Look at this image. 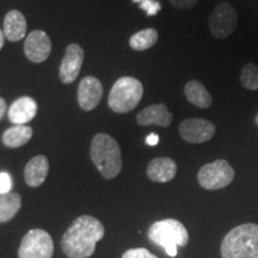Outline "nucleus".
Here are the masks:
<instances>
[{
	"label": "nucleus",
	"instance_id": "obj_1",
	"mask_svg": "<svg viewBox=\"0 0 258 258\" xmlns=\"http://www.w3.org/2000/svg\"><path fill=\"white\" fill-rule=\"evenodd\" d=\"M104 237V226L91 215H82L64 232L61 246L70 258H88L95 253L96 244Z\"/></svg>",
	"mask_w": 258,
	"mask_h": 258
},
{
	"label": "nucleus",
	"instance_id": "obj_2",
	"mask_svg": "<svg viewBox=\"0 0 258 258\" xmlns=\"http://www.w3.org/2000/svg\"><path fill=\"white\" fill-rule=\"evenodd\" d=\"M90 156L97 170L104 178H115L120 173L122 169L121 148L110 135L96 134L92 139Z\"/></svg>",
	"mask_w": 258,
	"mask_h": 258
},
{
	"label": "nucleus",
	"instance_id": "obj_3",
	"mask_svg": "<svg viewBox=\"0 0 258 258\" xmlns=\"http://www.w3.org/2000/svg\"><path fill=\"white\" fill-rule=\"evenodd\" d=\"M222 258H258V225L243 224L232 228L221 243Z\"/></svg>",
	"mask_w": 258,
	"mask_h": 258
},
{
	"label": "nucleus",
	"instance_id": "obj_4",
	"mask_svg": "<svg viewBox=\"0 0 258 258\" xmlns=\"http://www.w3.org/2000/svg\"><path fill=\"white\" fill-rule=\"evenodd\" d=\"M148 238L154 244L165 249L170 257H176L178 246H185L189 243V233L185 226L176 219H164L151 225Z\"/></svg>",
	"mask_w": 258,
	"mask_h": 258
},
{
	"label": "nucleus",
	"instance_id": "obj_5",
	"mask_svg": "<svg viewBox=\"0 0 258 258\" xmlns=\"http://www.w3.org/2000/svg\"><path fill=\"white\" fill-rule=\"evenodd\" d=\"M144 96V86L133 77H121L110 90L108 104L112 111L125 114L138 106Z\"/></svg>",
	"mask_w": 258,
	"mask_h": 258
},
{
	"label": "nucleus",
	"instance_id": "obj_6",
	"mask_svg": "<svg viewBox=\"0 0 258 258\" xmlns=\"http://www.w3.org/2000/svg\"><path fill=\"white\" fill-rule=\"evenodd\" d=\"M235 171L228 161L218 159L213 163L206 164L198 173L199 184L206 190L224 189L233 182Z\"/></svg>",
	"mask_w": 258,
	"mask_h": 258
},
{
	"label": "nucleus",
	"instance_id": "obj_7",
	"mask_svg": "<svg viewBox=\"0 0 258 258\" xmlns=\"http://www.w3.org/2000/svg\"><path fill=\"white\" fill-rule=\"evenodd\" d=\"M53 253L54 243L50 234L40 228L29 231L18 250L19 258H51Z\"/></svg>",
	"mask_w": 258,
	"mask_h": 258
},
{
	"label": "nucleus",
	"instance_id": "obj_8",
	"mask_svg": "<svg viewBox=\"0 0 258 258\" xmlns=\"http://www.w3.org/2000/svg\"><path fill=\"white\" fill-rule=\"evenodd\" d=\"M212 36L224 40L231 36L238 25V15L230 3L222 2L215 6L208 21Z\"/></svg>",
	"mask_w": 258,
	"mask_h": 258
},
{
	"label": "nucleus",
	"instance_id": "obj_9",
	"mask_svg": "<svg viewBox=\"0 0 258 258\" xmlns=\"http://www.w3.org/2000/svg\"><path fill=\"white\" fill-rule=\"evenodd\" d=\"M217 127L212 121L205 118H188L179 125V134L189 144L207 143L215 135Z\"/></svg>",
	"mask_w": 258,
	"mask_h": 258
},
{
	"label": "nucleus",
	"instance_id": "obj_10",
	"mask_svg": "<svg viewBox=\"0 0 258 258\" xmlns=\"http://www.w3.org/2000/svg\"><path fill=\"white\" fill-rule=\"evenodd\" d=\"M84 62V50L77 43H71L66 48V54L61 60L59 76L63 84H72L78 78Z\"/></svg>",
	"mask_w": 258,
	"mask_h": 258
},
{
	"label": "nucleus",
	"instance_id": "obj_11",
	"mask_svg": "<svg viewBox=\"0 0 258 258\" xmlns=\"http://www.w3.org/2000/svg\"><path fill=\"white\" fill-rule=\"evenodd\" d=\"M24 51L31 62H43L51 53V41L49 36L42 30L31 31L25 38Z\"/></svg>",
	"mask_w": 258,
	"mask_h": 258
},
{
	"label": "nucleus",
	"instance_id": "obj_12",
	"mask_svg": "<svg viewBox=\"0 0 258 258\" xmlns=\"http://www.w3.org/2000/svg\"><path fill=\"white\" fill-rule=\"evenodd\" d=\"M103 96V86L96 77L88 76L78 86V103L84 111H91L99 104Z\"/></svg>",
	"mask_w": 258,
	"mask_h": 258
},
{
	"label": "nucleus",
	"instance_id": "obj_13",
	"mask_svg": "<svg viewBox=\"0 0 258 258\" xmlns=\"http://www.w3.org/2000/svg\"><path fill=\"white\" fill-rule=\"evenodd\" d=\"M173 121V115L163 103L148 105L137 115V122L140 125H160V127H170Z\"/></svg>",
	"mask_w": 258,
	"mask_h": 258
},
{
	"label": "nucleus",
	"instance_id": "obj_14",
	"mask_svg": "<svg viewBox=\"0 0 258 258\" xmlns=\"http://www.w3.org/2000/svg\"><path fill=\"white\" fill-rule=\"evenodd\" d=\"M37 114V103L29 96L16 99L10 106L8 116L14 124H27L35 118Z\"/></svg>",
	"mask_w": 258,
	"mask_h": 258
},
{
	"label": "nucleus",
	"instance_id": "obj_15",
	"mask_svg": "<svg viewBox=\"0 0 258 258\" xmlns=\"http://www.w3.org/2000/svg\"><path fill=\"white\" fill-rule=\"evenodd\" d=\"M147 177L153 182L166 183L175 178L177 164L172 158L158 157L150 161L147 165Z\"/></svg>",
	"mask_w": 258,
	"mask_h": 258
},
{
	"label": "nucleus",
	"instance_id": "obj_16",
	"mask_svg": "<svg viewBox=\"0 0 258 258\" xmlns=\"http://www.w3.org/2000/svg\"><path fill=\"white\" fill-rule=\"evenodd\" d=\"M49 171V163L44 156H36L29 161L24 170L25 183L31 188L43 184Z\"/></svg>",
	"mask_w": 258,
	"mask_h": 258
},
{
	"label": "nucleus",
	"instance_id": "obj_17",
	"mask_svg": "<svg viewBox=\"0 0 258 258\" xmlns=\"http://www.w3.org/2000/svg\"><path fill=\"white\" fill-rule=\"evenodd\" d=\"M5 37L11 42L21 41L27 34V19L18 10H11L4 18Z\"/></svg>",
	"mask_w": 258,
	"mask_h": 258
},
{
	"label": "nucleus",
	"instance_id": "obj_18",
	"mask_svg": "<svg viewBox=\"0 0 258 258\" xmlns=\"http://www.w3.org/2000/svg\"><path fill=\"white\" fill-rule=\"evenodd\" d=\"M184 95L188 102L201 109H208L213 104V98L208 90L198 80H190L184 86Z\"/></svg>",
	"mask_w": 258,
	"mask_h": 258
},
{
	"label": "nucleus",
	"instance_id": "obj_19",
	"mask_svg": "<svg viewBox=\"0 0 258 258\" xmlns=\"http://www.w3.org/2000/svg\"><path fill=\"white\" fill-rule=\"evenodd\" d=\"M32 128L27 124H15L3 134V144L9 148H18L30 141Z\"/></svg>",
	"mask_w": 258,
	"mask_h": 258
},
{
	"label": "nucleus",
	"instance_id": "obj_20",
	"mask_svg": "<svg viewBox=\"0 0 258 258\" xmlns=\"http://www.w3.org/2000/svg\"><path fill=\"white\" fill-rule=\"evenodd\" d=\"M22 198L17 192H9L0 196V222L10 221L19 212Z\"/></svg>",
	"mask_w": 258,
	"mask_h": 258
},
{
	"label": "nucleus",
	"instance_id": "obj_21",
	"mask_svg": "<svg viewBox=\"0 0 258 258\" xmlns=\"http://www.w3.org/2000/svg\"><path fill=\"white\" fill-rule=\"evenodd\" d=\"M158 31L154 28L144 29V30L137 32L129 38V46L132 49L143 51L154 47L158 41Z\"/></svg>",
	"mask_w": 258,
	"mask_h": 258
},
{
	"label": "nucleus",
	"instance_id": "obj_22",
	"mask_svg": "<svg viewBox=\"0 0 258 258\" xmlns=\"http://www.w3.org/2000/svg\"><path fill=\"white\" fill-rule=\"evenodd\" d=\"M240 84L249 91H258V66L256 63H245L240 71Z\"/></svg>",
	"mask_w": 258,
	"mask_h": 258
},
{
	"label": "nucleus",
	"instance_id": "obj_23",
	"mask_svg": "<svg viewBox=\"0 0 258 258\" xmlns=\"http://www.w3.org/2000/svg\"><path fill=\"white\" fill-rule=\"evenodd\" d=\"M133 3H138L146 11L147 16H156L161 10V5L156 0H133Z\"/></svg>",
	"mask_w": 258,
	"mask_h": 258
},
{
	"label": "nucleus",
	"instance_id": "obj_24",
	"mask_svg": "<svg viewBox=\"0 0 258 258\" xmlns=\"http://www.w3.org/2000/svg\"><path fill=\"white\" fill-rule=\"evenodd\" d=\"M122 258H158V257L154 256L153 253H151L147 249L138 247V249H131L125 251Z\"/></svg>",
	"mask_w": 258,
	"mask_h": 258
},
{
	"label": "nucleus",
	"instance_id": "obj_25",
	"mask_svg": "<svg viewBox=\"0 0 258 258\" xmlns=\"http://www.w3.org/2000/svg\"><path fill=\"white\" fill-rule=\"evenodd\" d=\"M12 188L11 177L8 172H0V195L9 194Z\"/></svg>",
	"mask_w": 258,
	"mask_h": 258
},
{
	"label": "nucleus",
	"instance_id": "obj_26",
	"mask_svg": "<svg viewBox=\"0 0 258 258\" xmlns=\"http://www.w3.org/2000/svg\"><path fill=\"white\" fill-rule=\"evenodd\" d=\"M173 8L178 10H189L199 3V0H169Z\"/></svg>",
	"mask_w": 258,
	"mask_h": 258
},
{
	"label": "nucleus",
	"instance_id": "obj_27",
	"mask_svg": "<svg viewBox=\"0 0 258 258\" xmlns=\"http://www.w3.org/2000/svg\"><path fill=\"white\" fill-rule=\"evenodd\" d=\"M158 143H159V137L156 133H151L146 138V144L150 145V146H156Z\"/></svg>",
	"mask_w": 258,
	"mask_h": 258
},
{
	"label": "nucleus",
	"instance_id": "obj_28",
	"mask_svg": "<svg viewBox=\"0 0 258 258\" xmlns=\"http://www.w3.org/2000/svg\"><path fill=\"white\" fill-rule=\"evenodd\" d=\"M5 112H6V102L4 98L0 97V121H2V118L4 117Z\"/></svg>",
	"mask_w": 258,
	"mask_h": 258
},
{
	"label": "nucleus",
	"instance_id": "obj_29",
	"mask_svg": "<svg viewBox=\"0 0 258 258\" xmlns=\"http://www.w3.org/2000/svg\"><path fill=\"white\" fill-rule=\"evenodd\" d=\"M4 43H5V34H4V30L0 29V49H2L3 46H4Z\"/></svg>",
	"mask_w": 258,
	"mask_h": 258
},
{
	"label": "nucleus",
	"instance_id": "obj_30",
	"mask_svg": "<svg viewBox=\"0 0 258 258\" xmlns=\"http://www.w3.org/2000/svg\"><path fill=\"white\" fill-rule=\"evenodd\" d=\"M256 122H257V124H258V115H257V117H256Z\"/></svg>",
	"mask_w": 258,
	"mask_h": 258
}]
</instances>
